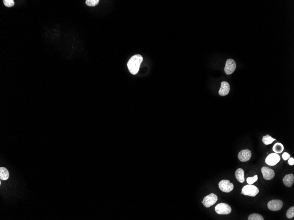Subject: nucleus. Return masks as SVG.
I'll return each instance as SVG.
<instances>
[{"label":"nucleus","mask_w":294,"mask_h":220,"mask_svg":"<svg viewBox=\"0 0 294 220\" xmlns=\"http://www.w3.org/2000/svg\"><path fill=\"white\" fill-rule=\"evenodd\" d=\"M143 60V57L139 54L135 55L130 59L127 65L128 70L131 74H137Z\"/></svg>","instance_id":"1"},{"label":"nucleus","mask_w":294,"mask_h":220,"mask_svg":"<svg viewBox=\"0 0 294 220\" xmlns=\"http://www.w3.org/2000/svg\"><path fill=\"white\" fill-rule=\"evenodd\" d=\"M259 192V189L257 187L252 184L245 185L242 189L241 194L245 195L255 197Z\"/></svg>","instance_id":"2"},{"label":"nucleus","mask_w":294,"mask_h":220,"mask_svg":"<svg viewBox=\"0 0 294 220\" xmlns=\"http://www.w3.org/2000/svg\"><path fill=\"white\" fill-rule=\"evenodd\" d=\"M215 211L218 214L227 215L231 212L232 209L227 204L220 203L215 207Z\"/></svg>","instance_id":"3"},{"label":"nucleus","mask_w":294,"mask_h":220,"mask_svg":"<svg viewBox=\"0 0 294 220\" xmlns=\"http://www.w3.org/2000/svg\"><path fill=\"white\" fill-rule=\"evenodd\" d=\"M218 199V196L215 194L211 193L204 197L202 202L205 207L208 208L214 205Z\"/></svg>","instance_id":"4"},{"label":"nucleus","mask_w":294,"mask_h":220,"mask_svg":"<svg viewBox=\"0 0 294 220\" xmlns=\"http://www.w3.org/2000/svg\"><path fill=\"white\" fill-rule=\"evenodd\" d=\"M218 186L221 191L225 192H230L233 190L234 185L228 180H223L219 182Z\"/></svg>","instance_id":"5"},{"label":"nucleus","mask_w":294,"mask_h":220,"mask_svg":"<svg viewBox=\"0 0 294 220\" xmlns=\"http://www.w3.org/2000/svg\"><path fill=\"white\" fill-rule=\"evenodd\" d=\"M280 160V157L279 155L276 153H272L266 157L265 162L269 166H273L277 164Z\"/></svg>","instance_id":"6"},{"label":"nucleus","mask_w":294,"mask_h":220,"mask_svg":"<svg viewBox=\"0 0 294 220\" xmlns=\"http://www.w3.org/2000/svg\"><path fill=\"white\" fill-rule=\"evenodd\" d=\"M283 206V202L278 199H273L270 201L267 204L269 209L273 211L280 210L282 208Z\"/></svg>","instance_id":"7"},{"label":"nucleus","mask_w":294,"mask_h":220,"mask_svg":"<svg viewBox=\"0 0 294 220\" xmlns=\"http://www.w3.org/2000/svg\"><path fill=\"white\" fill-rule=\"evenodd\" d=\"M236 66L235 61L233 59H229L227 60L224 69L225 74L227 75L231 74L235 70Z\"/></svg>","instance_id":"8"},{"label":"nucleus","mask_w":294,"mask_h":220,"mask_svg":"<svg viewBox=\"0 0 294 220\" xmlns=\"http://www.w3.org/2000/svg\"><path fill=\"white\" fill-rule=\"evenodd\" d=\"M261 171L262 175H263V178L265 180H271L274 177V171L271 168H269L268 167H264L261 168Z\"/></svg>","instance_id":"9"},{"label":"nucleus","mask_w":294,"mask_h":220,"mask_svg":"<svg viewBox=\"0 0 294 220\" xmlns=\"http://www.w3.org/2000/svg\"><path fill=\"white\" fill-rule=\"evenodd\" d=\"M238 158L241 162L249 161L252 157V152L249 150H242L239 153Z\"/></svg>","instance_id":"10"},{"label":"nucleus","mask_w":294,"mask_h":220,"mask_svg":"<svg viewBox=\"0 0 294 220\" xmlns=\"http://www.w3.org/2000/svg\"><path fill=\"white\" fill-rule=\"evenodd\" d=\"M230 89V87L229 84L228 82H221V88L218 92L219 95L221 96L227 95L229 92Z\"/></svg>","instance_id":"11"},{"label":"nucleus","mask_w":294,"mask_h":220,"mask_svg":"<svg viewBox=\"0 0 294 220\" xmlns=\"http://www.w3.org/2000/svg\"><path fill=\"white\" fill-rule=\"evenodd\" d=\"M294 182V175L293 174H287L284 177V184L287 187H291L293 184Z\"/></svg>","instance_id":"12"},{"label":"nucleus","mask_w":294,"mask_h":220,"mask_svg":"<svg viewBox=\"0 0 294 220\" xmlns=\"http://www.w3.org/2000/svg\"><path fill=\"white\" fill-rule=\"evenodd\" d=\"M235 175L236 178L239 182L243 183L245 181V172L241 168H239L236 171Z\"/></svg>","instance_id":"13"},{"label":"nucleus","mask_w":294,"mask_h":220,"mask_svg":"<svg viewBox=\"0 0 294 220\" xmlns=\"http://www.w3.org/2000/svg\"><path fill=\"white\" fill-rule=\"evenodd\" d=\"M9 176H10V174L6 168H0V178L1 180H3V181L6 180L9 178Z\"/></svg>","instance_id":"14"},{"label":"nucleus","mask_w":294,"mask_h":220,"mask_svg":"<svg viewBox=\"0 0 294 220\" xmlns=\"http://www.w3.org/2000/svg\"><path fill=\"white\" fill-rule=\"evenodd\" d=\"M284 150V147L280 143H276L272 147L273 152L277 154L281 153Z\"/></svg>","instance_id":"15"},{"label":"nucleus","mask_w":294,"mask_h":220,"mask_svg":"<svg viewBox=\"0 0 294 220\" xmlns=\"http://www.w3.org/2000/svg\"><path fill=\"white\" fill-rule=\"evenodd\" d=\"M276 139L272 138L271 136H270L269 135L264 136L262 138V142H263V143L265 145L271 144Z\"/></svg>","instance_id":"16"},{"label":"nucleus","mask_w":294,"mask_h":220,"mask_svg":"<svg viewBox=\"0 0 294 220\" xmlns=\"http://www.w3.org/2000/svg\"><path fill=\"white\" fill-rule=\"evenodd\" d=\"M249 220H264V218L261 215L258 214H253L250 215L248 218Z\"/></svg>","instance_id":"17"},{"label":"nucleus","mask_w":294,"mask_h":220,"mask_svg":"<svg viewBox=\"0 0 294 220\" xmlns=\"http://www.w3.org/2000/svg\"><path fill=\"white\" fill-rule=\"evenodd\" d=\"M286 216L288 219H292L294 217V207H292L287 211Z\"/></svg>","instance_id":"18"},{"label":"nucleus","mask_w":294,"mask_h":220,"mask_svg":"<svg viewBox=\"0 0 294 220\" xmlns=\"http://www.w3.org/2000/svg\"><path fill=\"white\" fill-rule=\"evenodd\" d=\"M99 0H87L85 2V4L88 6H95L99 3Z\"/></svg>","instance_id":"19"},{"label":"nucleus","mask_w":294,"mask_h":220,"mask_svg":"<svg viewBox=\"0 0 294 220\" xmlns=\"http://www.w3.org/2000/svg\"><path fill=\"white\" fill-rule=\"evenodd\" d=\"M258 180V175H256L253 177H248L247 179V182L249 184H252L255 183Z\"/></svg>","instance_id":"20"},{"label":"nucleus","mask_w":294,"mask_h":220,"mask_svg":"<svg viewBox=\"0 0 294 220\" xmlns=\"http://www.w3.org/2000/svg\"><path fill=\"white\" fill-rule=\"evenodd\" d=\"M3 3L6 7H9V8L13 7L15 4L13 0H4Z\"/></svg>","instance_id":"21"},{"label":"nucleus","mask_w":294,"mask_h":220,"mask_svg":"<svg viewBox=\"0 0 294 220\" xmlns=\"http://www.w3.org/2000/svg\"><path fill=\"white\" fill-rule=\"evenodd\" d=\"M290 157L291 155L287 152H285L283 154L282 158L284 161H287V160H288L290 158Z\"/></svg>","instance_id":"22"},{"label":"nucleus","mask_w":294,"mask_h":220,"mask_svg":"<svg viewBox=\"0 0 294 220\" xmlns=\"http://www.w3.org/2000/svg\"><path fill=\"white\" fill-rule=\"evenodd\" d=\"M288 163L291 166H292L294 164V158L291 157L290 158L288 159Z\"/></svg>","instance_id":"23"}]
</instances>
